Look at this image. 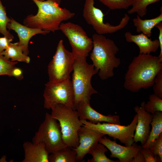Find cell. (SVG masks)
Listing matches in <instances>:
<instances>
[{
    "label": "cell",
    "mask_w": 162,
    "mask_h": 162,
    "mask_svg": "<svg viewBox=\"0 0 162 162\" xmlns=\"http://www.w3.org/2000/svg\"><path fill=\"white\" fill-rule=\"evenodd\" d=\"M76 153L73 148L66 146L49 155V162H75Z\"/></svg>",
    "instance_id": "44dd1931"
},
{
    "label": "cell",
    "mask_w": 162,
    "mask_h": 162,
    "mask_svg": "<svg viewBox=\"0 0 162 162\" xmlns=\"http://www.w3.org/2000/svg\"><path fill=\"white\" fill-rule=\"evenodd\" d=\"M159 30V33L158 36L159 41L160 43V51L158 57L162 58V22H161L157 24L155 27Z\"/></svg>",
    "instance_id": "d6a6232c"
},
{
    "label": "cell",
    "mask_w": 162,
    "mask_h": 162,
    "mask_svg": "<svg viewBox=\"0 0 162 162\" xmlns=\"http://www.w3.org/2000/svg\"><path fill=\"white\" fill-rule=\"evenodd\" d=\"M74 60L72 52L65 49L63 40H61L48 66L49 82L57 83L70 79V75L73 70Z\"/></svg>",
    "instance_id": "52a82bcc"
},
{
    "label": "cell",
    "mask_w": 162,
    "mask_h": 162,
    "mask_svg": "<svg viewBox=\"0 0 162 162\" xmlns=\"http://www.w3.org/2000/svg\"><path fill=\"white\" fill-rule=\"evenodd\" d=\"M82 126L118 140L125 146H130L134 143L133 137L137 121V115L134 117L131 123L127 126L110 123L93 124L87 120H80Z\"/></svg>",
    "instance_id": "30bf717a"
},
{
    "label": "cell",
    "mask_w": 162,
    "mask_h": 162,
    "mask_svg": "<svg viewBox=\"0 0 162 162\" xmlns=\"http://www.w3.org/2000/svg\"><path fill=\"white\" fill-rule=\"evenodd\" d=\"M152 115L150 124L152 129L149 136L142 148H148L149 144L157 138L162 133V112H157Z\"/></svg>",
    "instance_id": "7402d4cb"
},
{
    "label": "cell",
    "mask_w": 162,
    "mask_h": 162,
    "mask_svg": "<svg viewBox=\"0 0 162 162\" xmlns=\"http://www.w3.org/2000/svg\"><path fill=\"white\" fill-rule=\"evenodd\" d=\"M32 142L44 143L49 154L67 146L63 140L59 123L48 112L33 137Z\"/></svg>",
    "instance_id": "8992f818"
},
{
    "label": "cell",
    "mask_w": 162,
    "mask_h": 162,
    "mask_svg": "<svg viewBox=\"0 0 162 162\" xmlns=\"http://www.w3.org/2000/svg\"><path fill=\"white\" fill-rule=\"evenodd\" d=\"M99 2L112 10L127 9L132 5L134 0H99Z\"/></svg>",
    "instance_id": "4316f807"
},
{
    "label": "cell",
    "mask_w": 162,
    "mask_h": 162,
    "mask_svg": "<svg viewBox=\"0 0 162 162\" xmlns=\"http://www.w3.org/2000/svg\"><path fill=\"white\" fill-rule=\"evenodd\" d=\"M13 40V39L8 38L5 36L0 37V54L8 48Z\"/></svg>",
    "instance_id": "1f68e13d"
},
{
    "label": "cell",
    "mask_w": 162,
    "mask_h": 162,
    "mask_svg": "<svg viewBox=\"0 0 162 162\" xmlns=\"http://www.w3.org/2000/svg\"><path fill=\"white\" fill-rule=\"evenodd\" d=\"M38 0L40 1H45L46 0Z\"/></svg>",
    "instance_id": "8d00e7d4"
},
{
    "label": "cell",
    "mask_w": 162,
    "mask_h": 162,
    "mask_svg": "<svg viewBox=\"0 0 162 162\" xmlns=\"http://www.w3.org/2000/svg\"><path fill=\"white\" fill-rule=\"evenodd\" d=\"M162 70V58L150 54H141L134 57L124 77V86L133 92L153 86L155 78Z\"/></svg>",
    "instance_id": "6da1fadb"
},
{
    "label": "cell",
    "mask_w": 162,
    "mask_h": 162,
    "mask_svg": "<svg viewBox=\"0 0 162 162\" xmlns=\"http://www.w3.org/2000/svg\"><path fill=\"white\" fill-rule=\"evenodd\" d=\"M98 142L110 150V158H118L120 162H131L142 147L141 145H138L135 142L130 146H122L117 143L115 140L112 141L105 136L100 138Z\"/></svg>",
    "instance_id": "4fadbf2b"
},
{
    "label": "cell",
    "mask_w": 162,
    "mask_h": 162,
    "mask_svg": "<svg viewBox=\"0 0 162 162\" xmlns=\"http://www.w3.org/2000/svg\"><path fill=\"white\" fill-rule=\"evenodd\" d=\"M154 154L160 158L162 161V133L159 137L152 142L148 147Z\"/></svg>",
    "instance_id": "f1b7e54d"
},
{
    "label": "cell",
    "mask_w": 162,
    "mask_h": 162,
    "mask_svg": "<svg viewBox=\"0 0 162 162\" xmlns=\"http://www.w3.org/2000/svg\"><path fill=\"white\" fill-rule=\"evenodd\" d=\"M59 28L68 38L74 57L86 58L92 49L93 41L82 27L68 22L61 23Z\"/></svg>",
    "instance_id": "8fae6325"
},
{
    "label": "cell",
    "mask_w": 162,
    "mask_h": 162,
    "mask_svg": "<svg viewBox=\"0 0 162 162\" xmlns=\"http://www.w3.org/2000/svg\"><path fill=\"white\" fill-rule=\"evenodd\" d=\"M7 60L11 59V61H17L28 63L30 59L27 55L24 54L21 46L18 42L11 43L9 44L8 48L1 53Z\"/></svg>",
    "instance_id": "ffe728a7"
},
{
    "label": "cell",
    "mask_w": 162,
    "mask_h": 162,
    "mask_svg": "<svg viewBox=\"0 0 162 162\" xmlns=\"http://www.w3.org/2000/svg\"><path fill=\"white\" fill-rule=\"evenodd\" d=\"M148 99L143 106L146 112L152 114L156 112H162V99L154 94L149 95Z\"/></svg>",
    "instance_id": "d4e9b609"
},
{
    "label": "cell",
    "mask_w": 162,
    "mask_h": 162,
    "mask_svg": "<svg viewBox=\"0 0 162 162\" xmlns=\"http://www.w3.org/2000/svg\"><path fill=\"white\" fill-rule=\"evenodd\" d=\"M17 63V61L7 59L3 55L0 54V76H13V71L16 68L15 65Z\"/></svg>",
    "instance_id": "83f0119b"
},
{
    "label": "cell",
    "mask_w": 162,
    "mask_h": 162,
    "mask_svg": "<svg viewBox=\"0 0 162 162\" xmlns=\"http://www.w3.org/2000/svg\"><path fill=\"white\" fill-rule=\"evenodd\" d=\"M6 156L5 155L3 156L0 158V162H6Z\"/></svg>",
    "instance_id": "d590c367"
},
{
    "label": "cell",
    "mask_w": 162,
    "mask_h": 162,
    "mask_svg": "<svg viewBox=\"0 0 162 162\" xmlns=\"http://www.w3.org/2000/svg\"><path fill=\"white\" fill-rule=\"evenodd\" d=\"M131 162H146L144 156L140 150L133 158Z\"/></svg>",
    "instance_id": "836d02e7"
},
{
    "label": "cell",
    "mask_w": 162,
    "mask_h": 162,
    "mask_svg": "<svg viewBox=\"0 0 162 162\" xmlns=\"http://www.w3.org/2000/svg\"><path fill=\"white\" fill-rule=\"evenodd\" d=\"M23 148L24 158L22 162H49V153L44 143L27 141L23 143Z\"/></svg>",
    "instance_id": "e0dca14e"
},
{
    "label": "cell",
    "mask_w": 162,
    "mask_h": 162,
    "mask_svg": "<svg viewBox=\"0 0 162 162\" xmlns=\"http://www.w3.org/2000/svg\"><path fill=\"white\" fill-rule=\"evenodd\" d=\"M76 110L77 112L80 120H88L93 124L103 122L121 124L118 116L103 115L94 109L90 103L80 102L76 106Z\"/></svg>",
    "instance_id": "9a60e30c"
},
{
    "label": "cell",
    "mask_w": 162,
    "mask_h": 162,
    "mask_svg": "<svg viewBox=\"0 0 162 162\" xmlns=\"http://www.w3.org/2000/svg\"><path fill=\"white\" fill-rule=\"evenodd\" d=\"M107 148L102 144L97 143L90 151L89 153L92 158L88 159V162H118V160H113L107 158L105 155L108 151Z\"/></svg>",
    "instance_id": "603a6c76"
},
{
    "label": "cell",
    "mask_w": 162,
    "mask_h": 162,
    "mask_svg": "<svg viewBox=\"0 0 162 162\" xmlns=\"http://www.w3.org/2000/svg\"><path fill=\"white\" fill-rule=\"evenodd\" d=\"M38 8L35 15H28L23 21L24 25L33 28L54 32L59 30L63 21L73 17L75 14L66 8L59 6L61 0H32Z\"/></svg>",
    "instance_id": "7a4b0ae2"
},
{
    "label": "cell",
    "mask_w": 162,
    "mask_h": 162,
    "mask_svg": "<svg viewBox=\"0 0 162 162\" xmlns=\"http://www.w3.org/2000/svg\"><path fill=\"white\" fill-rule=\"evenodd\" d=\"M93 48L90 58L100 78L106 80L113 77V70L121 64L116 55L119 48L114 41L102 34H94L92 36Z\"/></svg>",
    "instance_id": "3957f363"
},
{
    "label": "cell",
    "mask_w": 162,
    "mask_h": 162,
    "mask_svg": "<svg viewBox=\"0 0 162 162\" xmlns=\"http://www.w3.org/2000/svg\"><path fill=\"white\" fill-rule=\"evenodd\" d=\"M8 24L7 28L14 31L17 34L19 41L18 43L21 46L24 54L27 55L29 52L28 44L29 40L34 36L38 34L45 35L50 32L40 29L31 28L17 22L12 18Z\"/></svg>",
    "instance_id": "2e32d148"
},
{
    "label": "cell",
    "mask_w": 162,
    "mask_h": 162,
    "mask_svg": "<svg viewBox=\"0 0 162 162\" xmlns=\"http://www.w3.org/2000/svg\"><path fill=\"white\" fill-rule=\"evenodd\" d=\"M140 151L143 155L146 162H161L159 157L154 154L148 148L141 147Z\"/></svg>",
    "instance_id": "4dcf8cb0"
},
{
    "label": "cell",
    "mask_w": 162,
    "mask_h": 162,
    "mask_svg": "<svg viewBox=\"0 0 162 162\" xmlns=\"http://www.w3.org/2000/svg\"><path fill=\"white\" fill-rule=\"evenodd\" d=\"M105 135L82 126L78 132L79 144L76 147L73 148L76 153V162H82L85 156Z\"/></svg>",
    "instance_id": "7c38bea8"
},
{
    "label": "cell",
    "mask_w": 162,
    "mask_h": 162,
    "mask_svg": "<svg viewBox=\"0 0 162 162\" xmlns=\"http://www.w3.org/2000/svg\"><path fill=\"white\" fill-rule=\"evenodd\" d=\"M51 109V116L58 121L65 145L71 148L76 147L79 144L78 132L83 125L77 111L60 104Z\"/></svg>",
    "instance_id": "5b68a950"
},
{
    "label": "cell",
    "mask_w": 162,
    "mask_h": 162,
    "mask_svg": "<svg viewBox=\"0 0 162 162\" xmlns=\"http://www.w3.org/2000/svg\"><path fill=\"white\" fill-rule=\"evenodd\" d=\"M124 36L127 42H133L138 46L139 54H150L151 52H155L160 47L158 40H152L142 33L134 35L130 32H127Z\"/></svg>",
    "instance_id": "ac0fdd59"
},
{
    "label": "cell",
    "mask_w": 162,
    "mask_h": 162,
    "mask_svg": "<svg viewBox=\"0 0 162 162\" xmlns=\"http://www.w3.org/2000/svg\"><path fill=\"white\" fill-rule=\"evenodd\" d=\"M152 86L154 94L162 99V70L156 75Z\"/></svg>",
    "instance_id": "f546056e"
},
{
    "label": "cell",
    "mask_w": 162,
    "mask_h": 162,
    "mask_svg": "<svg viewBox=\"0 0 162 162\" xmlns=\"http://www.w3.org/2000/svg\"><path fill=\"white\" fill-rule=\"evenodd\" d=\"M13 76L18 79H21L22 77L21 70L20 68H16L13 71Z\"/></svg>",
    "instance_id": "e575fe53"
},
{
    "label": "cell",
    "mask_w": 162,
    "mask_h": 162,
    "mask_svg": "<svg viewBox=\"0 0 162 162\" xmlns=\"http://www.w3.org/2000/svg\"><path fill=\"white\" fill-rule=\"evenodd\" d=\"M145 103V101H143L140 106H136L134 108L137 115V121L133 140L134 142H140L142 146L145 143L149 136L150 125L152 118V115L146 112L144 108Z\"/></svg>",
    "instance_id": "5bb4252c"
},
{
    "label": "cell",
    "mask_w": 162,
    "mask_h": 162,
    "mask_svg": "<svg viewBox=\"0 0 162 162\" xmlns=\"http://www.w3.org/2000/svg\"><path fill=\"white\" fill-rule=\"evenodd\" d=\"M43 96L45 108L50 109L60 104L76 110L74 92L70 79L57 83L48 81L45 84Z\"/></svg>",
    "instance_id": "ba28073f"
},
{
    "label": "cell",
    "mask_w": 162,
    "mask_h": 162,
    "mask_svg": "<svg viewBox=\"0 0 162 162\" xmlns=\"http://www.w3.org/2000/svg\"><path fill=\"white\" fill-rule=\"evenodd\" d=\"M160 0H134L132 5V7L128 10V14L136 13L140 17L146 14L147 7L149 4L159 2Z\"/></svg>",
    "instance_id": "cb8c5ba5"
},
{
    "label": "cell",
    "mask_w": 162,
    "mask_h": 162,
    "mask_svg": "<svg viewBox=\"0 0 162 162\" xmlns=\"http://www.w3.org/2000/svg\"><path fill=\"white\" fill-rule=\"evenodd\" d=\"M10 19L7 15L5 7L3 5L0 0V33L8 38L13 39V36L7 29V25Z\"/></svg>",
    "instance_id": "484cf974"
},
{
    "label": "cell",
    "mask_w": 162,
    "mask_h": 162,
    "mask_svg": "<svg viewBox=\"0 0 162 162\" xmlns=\"http://www.w3.org/2000/svg\"><path fill=\"white\" fill-rule=\"evenodd\" d=\"M94 0H86L83 10V16L87 23L91 25L97 34L103 35L112 33L124 28L130 18L124 14L119 23L116 26L104 22V15L102 10L94 6Z\"/></svg>",
    "instance_id": "9c48e42d"
},
{
    "label": "cell",
    "mask_w": 162,
    "mask_h": 162,
    "mask_svg": "<svg viewBox=\"0 0 162 162\" xmlns=\"http://www.w3.org/2000/svg\"><path fill=\"white\" fill-rule=\"evenodd\" d=\"M161 13L158 16L150 19L142 20L138 15L134 18L133 21L136 27L137 33L142 32L148 38L152 36V30L155 26L162 21V7L160 8Z\"/></svg>",
    "instance_id": "d6986e66"
},
{
    "label": "cell",
    "mask_w": 162,
    "mask_h": 162,
    "mask_svg": "<svg viewBox=\"0 0 162 162\" xmlns=\"http://www.w3.org/2000/svg\"><path fill=\"white\" fill-rule=\"evenodd\" d=\"M71 80L74 95V104L80 102L90 103L91 95L98 93L92 86V76L98 73L93 64H88L86 58L75 57Z\"/></svg>",
    "instance_id": "277c9868"
}]
</instances>
